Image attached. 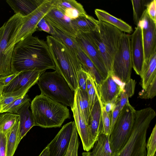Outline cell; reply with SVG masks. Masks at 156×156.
I'll use <instances>...</instances> for the list:
<instances>
[{
	"instance_id": "cell-1",
	"label": "cell",
	"mask_w": 156,
	"mask_h": 156,
	"mask_svg": "<svg viewBox=\"0 0 156 156\" xmlns=\"http://www.w3.org/2000/svg\"><path fill=\"white\" fill-rule=\"evenodd\" d=\"M13 73L31 70H56L46 41L32 35L16 44L11 58Z\"/></svg>"
},
{
	"instance_id": "cell-2",
	"label": "cell",
	"mask_w": 156,
	"mask_h": 156,
	"mask_svg": "<svg viewBox=\"0 0 156 156\" xmlns=\"http://www.w3.org/2000/svg\"><path fill=\"white\" fill-rule=\"evenodd\" d=\"M47 43L56 70L65 79L73 90L78 88V74L83 69L77 55L59 39L48 35Z\"/></svg>"
},
{
	"instance_id": "cell-3",
	"label": "cell",
	"mask_w": 156,
	"mask_h": 156,
	"mask_svg": "<svg viewBox=\"0 0 156 156\" xmlns=\"http://www.w3.org/2000/svg\"><path fill=\"white\" fill-rule=\"evenodd\" d=\"M30 106L35 126L60 127L66 119L70 118L66 106L41 94L35 96Z\"/></svg>"
},
{
	"instance_id": "cell-4",
	"label": "cell",
	"mask_w": 156,
	"mask_h": 156,
	"mask_svg": "<svg viewBox=\"0 0 156 156\" xmlns=\"http://www.w3.org/2000/svg\"><path fill=\"white\" fill-rule=\"evenodd\" d=\"M123 33L115 27L100 21L96 30L86 33L90 42L102 57L108 74L114 75L113 60Z\"/></svg>"
},
{
	"instance_id": "cell-5",
	"label": "cell",
	"mask_w": 156,
	"mask_h": 156,
	"mask_svg": "<svg viewBox=\"0 0 156 156\" xmlns=\"http://www.w3.org/2000/svg\"><path fill=\"white\" fill-rule=\"evenodd\" d=\"M156 115L155 111L151 107L136 110L131 136L124 147L113 156H147V131Z\"/></svg>"
},
{
	"instance_id": "cell-6",
	"label": "cell",
	"mask_w": 156,
	"mask_h": 156,
	"mask_svg": "<svg viewBox=\"0 0 156 156\" xmlns=\"http://www.w3.org/2000/svg\"><path fill=\"white\" fill-rule=\"evenodd\" d=\"M37 83L41 94L66 106H73L75 92L56 70L43 73Z\"/></svg>"
},
{
	"instance_id": "cell-7",
	"label": "cell",
	"mask_w": 156,
	"mask_h": 156,
	"mask_svg": "<svg viewBox=\"0 0 156 156\" xmlns=\"http://www.w3.org/2000/svg\"><path fill=\"white\" fill-rule=\"evenodd\" d=\"M23 18L19 14H15L3 24L4 30L0 40V77L13 73L11 66L12 56Z\"/></svg>"
},
{
	"instance_id": "cell-8",
	"label": "cell",
	"mask_w": 156,
	"mask_h": 156,
	"mask_svg": "<svg viewBox=\"0 0 156 156\" xmlns=\"http://www.w3.org/2000/svg\"><path fill=\"white\" fill-rule=\"evenodd\" d=\"M136 111L129 102L120 111L109 135V142L112 156L121 150L130 138L134 122Z\"/></svg>"
},
{
	"instance_id": "cell-9",
	"label": "cell",
	"mask_w": 156,
	"mask_h": 156,
	"mask_svg": "<svg viewBox=\"0 0 156 156\" xmlns=\"http://www.w3.org/2000/svg\"><path fill=\"white\" fill-rule=\"evenodd\" d=\"M132 68L130 35L123 33L113 60V75L126 84L131 79Z\"/></svg>"
},
{
	"instance_id": "cell-10",
	"label": "cell",
	"mask_w": 156,
	"mask_h": 156,
	"mask_svg": "<svg viewBox=\"0 0 156 156\" xmlns=\"http://www.w3.org/2000/svg\"><path fill=\"white\" fill-rule=\"evenodd\" d=\"M44 72L31 70L19 73L9 84L4 87L3 96L25 95L29 89L37 83L39 77Z\"/></svg>"
},
{
	"instance_id": "cell-11",
	"label": "cell",
	"mask_w": 156,
	"mask_h": 156,
	"mask_svg": "<svg viewBox=\"0 0 156 156\" xmlns=\"http://www.w3.org/2000/svg\"><path fill=\"white\" fill-rule=\"evenodd\" d=\"M55 0H44L33 12L23 18V23L16 36L15 44L23 40L37 31L39 21L55 6Z\"/></svg>"
},
{
	"instance_id": "cell-12",
	"label": "cell",
	"mask_w": 156,
	"mask_h": 156,
	"mask_svg": "<svg viewBox=\"0 0 156 156\" xmlns=\"http://www.w3.org/2000/svg\"><path fill=\"white\" fill-rule=\"evenodd\" d=\"M137 26L140 27L142 33L144 53L143 67L156 53V23L150 18L146 10Z\"/></svg>"
},
{
	"instance_id": "cell-13",
	"label": "cell",
	"mask_w": 156,
	"mask_h": 156,
	"mask_svg": "<svg viewBox=\"0 0 156 156\" xmlns=\"http://www.w3.org/2000/svg\"><path fill=\"white\" fill-rule=\"evenodd\" d=\"M75 126L74 121L64 125L54 138L47 145L49 156H65L68 149Z\"/></svg>"
},
{
	"instance_id": "cell-14",
	"label": "cell",
	"mask_w": 156,
	"mask_h": 156,
	"mask_svg": "<svg viewBox=\"0 0 156 156\" xmlns=\"http://www.w3.org/2000/svg\"><path fill=\"white\" fill-rule=\"evenodd\" d=\"M75 38L81 49L92 62L103 79H105L108 73L102 57L90 42L86 34L78 33Z\"/></svg>"
},
{
	"instance_id": "cell-15",
	"label": "cell",
	"mask_w": 156,
	"mask_h": 156,
	"mask_svg": "<svg viewBox=\"0 0 156 156\" xmlns=\"http://www.w3.org/2000/svg\"><path fill=\"white\" fill-rule=\"evenodd\" d=\"M130 37V49L132 67L140 76L144 62V53L141 29L137 26Z\"/></svg>"
},
{
	"instance_id": "cell-16",
	"label": "cell",
	"mask_w": 156,
	"mask_h": 156,
	"mask_svg": "<svg viewBox=\"0 0 156 156\" xmlns=\"http://www.w3.org/2000/svg\"><path fill=\"white\" fill-rule=\"evenodd\" d=\"M112 76L108 74L107 77L100 84H96V92L103 105L109 102L116 103L123 90L114 80Z\"/></svg>"
},
{
	"instance_id": "cell-17",
	"label": "cell",
	"mask_w": 156,
	"mask_h": 156,
	"mask_svg": "<svg viewBox=\"0 0 156 156\" xmlns=\"http://www.w3.org/2000/svg\"><path fill=\"white\" fill-rule=\"evenodd\" d=\"M71 109L77 131L82 142L83 149L85 151H89L92 149L94 144L92 140L88 125L86 123L82 116L75 96L73 104Z\"/></svg>"
},
{
	"instance_id": "cell-18",
	"label": "cell",
	"mask_w": 156,
	"mask_h": 156,
	"mask_svg": "<svg viewBox=\"0 0 156 156\" xmlns=\"http://www.w3.org/2000/svg\"><path fill=\"white\" fill-rule=\"evenodd\" d=\"M44 18L49 24L63 33L74 37L76 35L71 25V20L55 6Z\"/></svg>"
},
{
	"instance_id": "cell-19",
	"label": "cell",
	"mask_w": 156,
	"mask_h": 156,
	"mask_svg": "<svg viewBox=\"0 0 156 156\" xmlns=\"http://www.w3.org/2000/svg\"><path fill=\"white\" fill-rule=\"evenodd\" d=\"M55 7L71 20L87 15L83 6L75 0H55Z\"/></svg>"
},
{
	"instance_id": "cell-20",
	"label": "cell",
	"mask_w": 156,
	"mask_h": 156,
	"mask_svg": "<svg viewBox=\"0 0 156 156\" xmlns=\"http://www.w3.org/2000/svg\"><path fill=\"white\" fill-rule=\"evenodd\" d=\"M88 126L92 140L94 144L102 128L101 107L97 96L90 111Z\"/></svg>"
},
{
	"instance_id": "cell-21",
	"label": "cell",
	"mask_w": 156,
	"mask_h": 156,
	"mask_svg": "<svg viewBox=\"0 0 156 156\" xmlns=\"http://www.w3.org/2000/svg\"><path fill=\"white\" fill-rule=\"evenodd\" d=\"M44 0H7V3L15 14H19L23 17L29 15L35 10Z\"/></svg>"
},
{
	"instance_id": "cell-22",
	"label": "cell",
	"mask_w": 156,
	"mask_h": 156,
	"mask_svg": "<svg viewBox=\"0 0 156 156\" xmlns=\"http://www.w3.org/2000/svg\"><path fill=\"white\" fill-rule=\"evenodd\" d=\"M30 101L25 102L19 109L17 113L20 116V133L21 140L33 126H35L31 112L29 109Z\"/></svg>"
},
{
	"instance_id": "cell-23",
	"label": "cell",
	"mask_w": 156,
	"mask_h": 156,
	"mask_svg": "<svg viewBox=\"0 0 156 156\" xmlns=\"http://www.w3.org/2000/svg\"><path fill=\"white\" fill-rule=\"evenodd\" d=\"M109 135L101 133L91 151H85L82 156H112L109 142Z\"/></svg>"
},
{
	"instance_id": "cell-24",
	"label": "cell",
	"mask_w": 156,
	"mask_h": 156,
	"mask_svg": "<svg viewBox=\"0 0 156 156\" xmlns=\"http://www.w3.org/2000/svg\"><path fill=\"white\" fill-rule=\"evenodd\" d=\"M99 21L88 15L71 20L72 27L76 34L87 33L96 30L98 27Z\"/></svg>"
},
{
	"instance_id": "cell-25",
	"label": "cell",
	"mask_w": 156,
	"mask_h": 156,
	"mask_svg": "<svg viewBox=\"0 0 156 156\" xmlns=\"http://www.w3.org/2000/svg\"><path fill=\"white\" fill-rule=\"evenodd\" d=\"M94 12L98 21L107 23L123 32L129 33L133 31L131 26L121 19L113 16L103 10L96 9L94 10Z\"/></svg>"
},
{
	"instance_id": "cell-26",
	"label": "cell",
	"mask_w": 156,
	"mask_h": 156,
	"mask_svg": "<svg viewBox=\"0 0 156 156\" xmlns=\"http://www.w3.org/2000/svg\"><path fill=\"white\" fill-rule=\"evenodd\" d=\"M6 156H13L20 140V118L5 135Z\"/></svg>"
},
{
	"instance_id": "cell-27",
	"label": "cell",
	"mask_w": 156,
	"mask_h": 156,
	"mask_svg": "<svg viewBox=\"0 0 156 156\" xmlns=\"http://www.w3.org/2000/svg\"><path fill=\"white\" fill-rule=\"evenodd\" d=\"M142 87L145 89L156 77V53L152 55L147 64L143 67L140 76Z\"/></svg>"
},
{
	"instance_id": "cell-28",
	"label": "cell",
	"mask_w": 156,
	"mask_h": 156,
	"mask_svg": "<svg viewBox=\"0 0 156 156\" xmlns=\"http://www.w3.org/2000/svg\"><path fill=\"white\" fill-rule=\"evenodd\" d=\"M77 55L84 70L88 73L95 81L96 85L100 84L103 79L94 64L80 49Z\"/></svg>"
},
{
	"instance_id": "cell-29",
	"label": "cell",
	"mask_w": 156,
	"mask_h": 156,
	"mask_svg": "<svg viewBox=\"0 0 156 156\" xmlns=\"http://www.w3.org/2000/svg\"><path fill=\"white\" fill-rule=\"evenodd\" d=\"M76 99L82 116L86 123L89 125L90 110L87 91L78 88L75 92Z\"/></svg>"
},
{
	"instance_id": "cell-30",
	"label": "cell",
	"mask_w": 156,
	"mask_h": 156,
	"mask_svg": "<svg viewBox=\"0 0 156 156\" xmlns=\"http://www.w3.org/2000/svg\"><path fill=\"white\" fill-rule=\"evenodd\" d=\"M50 26L51 36L61 40L64 44L77 54L80 48L75 37L67 35L51 25Z\"/></svg>"
},
{
	"instance_id": "cell-31",
	"label": "cell",
	"mask_w": 156,
	"mask_h": 156,
	"mask_svg": "<svg viewBox=\"0 0 156 156\" xmlns=\"http://www.w3.org/2000/svg\"><path fill=\"white\" fill-rule=\"evenodd\" d=\"M17 114L9 112L0 113V133L5 135L19 119Z\"/></svg>"
},
{
	"instance_id": "cell-32",
	"label": "cell",
	"mask_w": 156,
	"mask_h": 156,
	"mask_svg": "<svg viewBox=\"0 0 156 156\" xmlns=\"http://www.w3.org/2000/svg\"><path fill=\"white\" fill-rule=\"evenodd\" d=\"M136 83L135 80L131 79L125 84L123 89L119 96L120 110L129 102V98H131L133 95Z\"/></svg>"
},
{
	"instance_id": "cell-33",
	"label": "cell",
	"mask_w": 156,
	"mask_h": 156,
	"mask_svg": "<svg viewBox=\"0 0 156 156\" xmlns=\"http://www.w3.org/2000/svg\"><path fill=\"white\" fill-rule=\"evenodd\" d=\"M131 2L133 8L134 22L137 26L146 9L147 5L149 2L146 0H132Z\"/></svg>"
},
{
	"instance_id": "cell-34",
	"label": "cell",
	"mask_w": 156,
	"mask_h": 156,
	"mask_svg": "<svg viewBox=\"0 0 156 156\" xmlns=\"http://www.w3.org/2000/svg\"><path fill=\"white\" fill-rule=\"evenodd\" d=\"M28 101H30V99L28 95L26 94L3 108L0 111V113L9 112L17 114L19 109Z\"/></svg>"
},
{
	"instance_id": "cell-35",
	"label": "cell",
	"mask_w": 156,
	"mask_h": 156,
	"mask_svg": "<svg viewBox=\"0 0 156 156\" xmlns=\"http://www.w3.org/2000/svg\"><path fill=\"white\" fill-rule=\"evenodd\" d=\"M96 88L95 81L87 73L86 80V91L87 94L90 111L94 104L97 97Z\"/></svg>"
},
{
	"instance_id": "cell-36",
	"label": "cell",
	"mask_w": 156,
	"mask_h": 156,
	"mask_svg": "<svg viewBox=\"0 0 156 156\" xmlns=\"http://www.w3.org/2000/svg\"><path fill=\"white\" fill-rule=\"evenodd\" d=\"M96 93L101 107L102 123V128L101 133L106 135H110L111 113H108L106 111L99 96L96 92Z\"/></svg>"
},
{
	"instance_id": "cell-37",
	"label": "cell",
	"mask_w": 156,
	"mask_h": 156,
	"mask_svg": "<svg viewBox=\"0 0 156 156\" xmlns=\"http://www.w3.org/2000/svg\"><path fill=\"white\" fill-rule=\"evenodd\" d=\"M80 142L76 126H74L69 147L65 156H78Z\"/></svg>"
},
{
	"instance_id": "cell-38",
	"label": "cell",
	"mask_w": 156,
	"mask_h": 156,
	"mask_svg": "<svg viewBox=\"0 0 156 156\" xmlns=\"http://www.w3.org/2000/svg\"><path fill=\"white\" fill-rule=\"evenodd\" d=\"M147 156H154L156 151V124L152 129L146 145Z\"/></svg>"
},
{
	"instance_id": "cell-39",
	"label": "cell",
	"mask_w": 156,
	"mask_h": 156,
	"mask_svg": "<svg viewBox=\"0 0 156 156\" xmlns=\"http://www.w3.org/2000/svg\"><path fill=\"white\" fill-rule=\"evenodd\" d=\"M156 95V77L144 90L139 93V97L141 99H152Z\"/></svg>"
},
{
	"instance_id": "cell-40",
	"label": "cell",
	"mask_w": 156,
	"mask_h": 156,
	"mask_svg": "<svg viewBox=\"0 0 156 156\" xmlns=\"http://www.w3.org/2000/svg\"><path fill=\"white\" fill-rule=\"evenodd\" d=\"M120 111V108L119 100V97L116 101L115 106L111 113L110 135L112 131L113 127L118 118Z\"/></svg>"
},
{
	"instance_id": "cell-41",
	"label": "cell",
	"mask_w": 156,
	"mask_h": 156,
	"mask_svg": "<svg viewBox=\"0 0 156 156\" xmlns=\"http://www.w3.org/2000/svg\"><path fill=\"white\" fill-rule=\"evenodd\" d=\"M147 13L154 22L156 23V1H151L147 4L146 8Z\"/></svg>"
},
{
	"instance_id": "cell-42",
	"label": "cell",
	"mask_w": 156,
	"mask_h": 156,
	"mask_svg": "<svg viewBox=\"0 0 156 156\" xmlns=\"http://www.w3.org/2000/svg\"><path fill=\"white\" fill-rule=\"evenodd\" d=\"M87 73L83 69L78 74V88L81 90L86 91V80Z\"/></svg>"
},
{
	"instance_id": "cell-43",
	"label": "cell",
	"mask_w": 156,
	"mask_h": 156,
	"mask_svg": "<svg viewBox=\"0 0 156 156\" xmlns=\"http://www.w3.org/2000/svg\"><path fill=\"white\" fill-rule=\"evenodd\" d=\"M37 30L44 31L50 34L51 30L50 25L43 18L38 22L36 27Z\"/></svg>"
},
{
	"instance_id": "cell-44",
	"label": "cell",
	"mask_w": 156,
	"mask_h": 156,
	"mask_svg": "<svg viewBox=\"0 0 156 156\" xmlns=\"http://www.w3.org/2000/svg\"><path fill=\"white\" fill-rule=\"evenodd\" d=\"M6 142L5 135L0 133V156H6Z\"/></svg>"
},
{
	"instance_id": "cell-45",
	"label": "cell",
	"mask_w": 156,
	"mask_h": 156,
	"mask_svg": "<svg viewBox=\"0 0 156 156\" xmlns=\"http://www.w3.org/2000/svg\"><path fill=\"white\" fill-rule=\"evenodd\" d=\"M21 96H3L0 101V111L5 106L11 104Z\"/></svg>"
},
{
	"instance_id": "cell-46",
	"label": "cell",
	"mask_w": 156,
	"mask_h": 156,
	"mask_svg": "<svg viewBox=\"0 0 156 156\" xmlns=\"http://www.w3.org/2000/svg\"><path fill=\"white\" fill-rule=\"evenodd\" d=\"M15 73L12 74L0 77V83L4 87L9 84L18 74Z\"/></svg>"
},
{
	"instance_id": "cell-47",
	"label": "cell",
	"mask_w": 156,
	"mask_h": 156,
	"mask_svg": "<svg viewBox=\"0 0 156 156\" xmlns=\"http://www.w3.org/2000/svg\"><path fill=\"white\" fill-rule=\"evenodd\" d=\"M115 103H116L114 102H109L103 105L106 111L108 113H111L115 106Z\"/></svg>"
},
{
	"instance_id": "cell-48",
	"label": "cell",
	"mask_w": 156,
	"mask_h": 156,
	"mask_svg": "<svg viewBox=\"0 0 156 156\" xmlns=\"http://www.w3.org/2000/svg\"><path fill=\"white\" fill-rule=\"evenodd\" d=\"M49 148L47 146L43 150L38 156H49Z\"/></svg>"
},
{
	"instance_id": "cell-49",
	"label": "cell",
	"mask_w": 156,
	"mask_h": 156,
	"mask_svg": "<svg viewBox=\"0 0 156 156\" xmlns=\"http://www.w3.org/2000/svg\"><path fill=\"white\" fill-rule=\"evenodd\" d=\"M4 87L0 83V101L3 98V89Z\"/></svg>"
},
{
	"instance_id": "cell-50",
	"label": "cell",
	"mask_w": 156,
	"mask_h": 156,
	"mask_svg": "<svg viewBox=\"0 0 156 156\" xmlns=\"http://www.w3.org/2000/svg\"><path fill=\"white\" fill-rule=\"evenodd\" d=\"M4 30V25L3 24V25L0 27V40L3 34Z\"/></svg>"
},
{
	"instance_id": "cell-51",
	"label": "cell",
	"mask_w": 156,
	"mask_h": 156,
	"mask_svg": "<svg viewBox=\"0 0 156 156\" xmlns=\"http://www.w3.org/2000/svg\"><path fill=\"white\" fill-rule=\"evenodd\" d=\"M154 156H156V155H155Z\"/></svg>"
}]
</instances>
